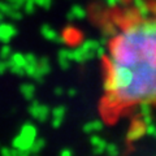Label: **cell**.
<instances>
[{
  "instance_id": "obj_1",
  "label": "cell",
  "mask_w": 156,
  "mask_h": 156,
  "mask_svg": "<svg viewBox=\"0 0 156 156\" xmlns=\"http://www.w3.org/2000/svg\"><path fill=\"white\" fill-rule=\"evenodd\" d=\"M98 113L117 125L142 111H156V0H119L104 13Z\"/></svg>"
}]
</instances>
